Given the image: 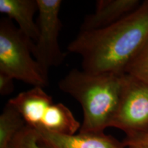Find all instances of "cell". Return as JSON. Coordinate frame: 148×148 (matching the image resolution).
<instances>
[{"instance_id": "6da1fadb", "label": "cell", "mask_w": 148, "mask_h": 148, "mask_svg": "<svg viewBox=\"0 0 148 148\" xmlns=\"http://www.w3.org/2000/svg\"><path fill=\"white\" fill-rule=\"evenodd\" d=\"M148 40V0L110 26L80 32L67 46L82 59L90 73H125L127 66Z\"/></svg>"}, {"instance_id": "7a4b0ae2", "label": "cell", "mask_w": 148, "mask_h": 148, "mask_svg": "<svg viewBox=\"0 0 148 148\" xmlns=\"http://www.w3.org/2000/svg\"><path fill=\"white\" fill-rule=\"evenodd\" d=\"M125 73H90L73 69L58 82L82 106L80 132L103 133L110 127L119 104Z\"/></svg>"}, {"instance_id": "3957f363", "label": "cell", "mask_w": 148, "mask_h": 148, "mask_svg": "<svg viewBox=\"0 0 148 148\" xmlns=\"http://www.w3.org/2000/svg\"><path fill=\"white\" fill-rule=\"evenodd\" d=\"M21 114L27 126L36 131L74 134L81 124L64 103H56L43 88L32 87L8 101Z\"/></svg>"}, {"instance_id": "277c9868", "label": "cell", "mask_w": 148, "mask_h": 148, "mask_svg": "<svg viewBox=\"0 0 148 148\" xmlns=\"http://www.w3.org/2000/svg\"><path fill=\"white\" fill-rule=\"evenodd\" d=\"M32 41L3 17L0 21V73L22 81L33 87L44 88L49 77L44 73L32 53Z\"/></svg>"}, {"instance_id": "5b68a950", "label": "cell", "mask_w": 148, "mask_h": 148, "mask_svg": "<svg viewBox=\"0 0 148 148\" xmlns=\"http://www.w3.org/2000/svg\"><path fill=\"white\" fill-rule=\"evenodd\" d=\"M38 7V36L32 44L33 56L46 75L51 66L63 63L66 53L61 50L59 34L62 28L61 0H36Z\"/></svg>"}, {"instance_id": "8992f818", "label": "cell", "mask_w": 148, "mask_h": 148, "mask_svg": "<svg viewBox=\"0 0 148 148\" xmlns=\"http://www.w3.org/2000/svg\"><path fill=\"white\" fill-rule=\"evenodd\" d=\"M110 127L134 136L148 132V83L125 73L117 109Z\"/></svg>"}, {"instance_id": "52a82bcc", "label": "cell", "mask_w": 148, "mask_h": 148, "mask_svg": "<svg viewBox=\"0 0 148 148\" xmlns=\"http://www.w3.org/2000/svg\"><path fill=\"white\" fill-rule=\"evenodd\" d=\"M36 131V130H35ZM40 143L50 148H125L123 142L103 133L62 134L36 131Z\"/></svg>"}, {"instance_id": "ba28073f", "label": "cell", "mask_w": 148, "mask_h": 148, "mask_svg": "<svg viewBox=\"0 0 148 148\" xmlns=\"http://www.w3.org/2000/svg\"><path fill=\"white\" fill-rule=\"evenodd\" d=\"M140 3L139 0H98L95 11L85 16L80 32L110 26L136 10Z\"/></svg>"}, {"instance_id": "9c48e42d", "label": "cell", "mask_w": 148, "mask_h": 148, "mask_svg": "<svg viewBox=\"0 0 148 148\" xmlns=\"http://www.w3.org/2000/svg\"><path fill=\"white\" fill-rule=\"evenodd\" d=\"M38 11L36 0H0V12L17 23L18 29L35 42L38 36V27L34 21Z\"/></svg>"}, {"instance_id": "30bf717a", "label": "cell", "mask_w": 148, "mask_h": 148, "mask_svg": "<svg viewBox=\"0 0 148 148\" xmlns=\"http://www.w3.org/2000/svg\"><path fill=\"white\" fill-rule=\"evenodd\" d=\"M25 126L20 112L7 103L0 115V148H10L15 136Z\"/></svg>"}, {"instance_id": "8fae6325", "label": "cell", "mask_w": 148, "mask_h": 148, "mask_svg": "<svg viewBox=\"0 0 148 148\" xmlns=\"http://www.w3.org/2000/svg\"><path fill=\"white\" fill-rule=\"evenodd\" d=\"M125 73L148 83V40L127 66Z\"/></svg>"}, {"instance_id": "7c38bea8", "label": "cell", "mask_w": 148, "mask_h": 148, "mask_svg": "<svg viewBox=\"0 0 148 148\" xmlns=\"http://www.w3.org/2000/svg\"><path fill=\"white\" fill-rule=\"evenodd\" d=\"M10 148H50L40 143L38 134L26 125L12 140Z\"/></svg>"}, {"instance_id": "4fadbf2b", "label": "cell", "mask_w": 148, "mask_h": 148, "mask_svg": "<svg viewBox=\"0 0 148 148\" xmlns=\"http://www.w3.org/2000/svg\"><path fill=\"white\" fill-rule=\"evenodd\" d=\"M123 145L130 148H148V132L134 136H125Z\"/></svg>"}, {"instance_id": "5bb4252c", "label": "cell", "mask_w": 148, "mask_h": 148, "mask_svg": "<svg viewBox=\"0 0 148 148\" xmlns=\"http://www.w3.org/2000/svg\"><path fill=\"white\" fill-rule=\"evenodd\" d=\"M14 88V79L6 74L0 73V94L2 96L10 95Z\"/></svg>"}, {"instance_id": "9a60e30c", "label": "cell", "mask_w": 148, "mask_h": 148, "mask_svg": "<svg viewBox=\"0 0 148 148\" xmlns=\"http://www.w3.org/2000/svg\"><path fill=\"white\" fill-rule=\"evenodd\" d=\"M125 148H130V147H125Z\"/></svg>"}]
</instances>
